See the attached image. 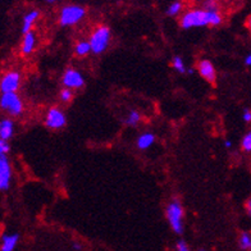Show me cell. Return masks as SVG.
Returning <instances> with one entry per match:
<instances>
[{"label": "cell", "instance_id": "obj_1", "mask_svg": "<svg viewBox=\"0 0 251 251\" xmlns=\"http://www.w3.org/2000/svg\"><path fill=\"white\" fill-rule=\"evenodd\" d=\"M165 218L168 221L169 227L177 235L183 233V219H185V210L178 199H172L165 206Z\"/></svg>", "mask_w": 251, "mask_h": 251}, {"label": "cell", "instance_id": "obj_2", "mask_svg": "<svg viewBox=\"0 0 251 251\" xmlns=\"http://www.w3.org/2000/svg\"><path fill=\"white\" fill-rule=\"evenodd\" d=\"M110 37H112V33H110L109 27L105 26V25L96 26L89 39L91 53L96 54V55L104 53L109 47Z\"/></svg>", "mask_w": 251, "mask_h": 251}, {"label": "cell", "instance_id": "obj_3", "mask_svg": "<svg viewBox=\"0 0 251 251\" xmlns=\"http://www.w3.org/2000/svg\"><path fill=\"white\" fill-rule=\"evenodd\" d=\"M179 25L182 28L190 30L196 27L209 26V12L205 9H191L181 17Z\"/></svg>", "mask_w": 251, "mask_h": 251}, {"label": "cell", "instance_id": "obj_4", "mask_svg": "<svg viewBox=\"0 0 251 251\" xmlns=\"http://www.w3.org/2000/svg\"><path fill=\"white\" fill-rule=\"evenodd\" d=\"M0 109L10 117H20L25 110L24 100L17 93L1 94L0 96Z\"/></svg>", "mask_w": 251, "mask_h": 251}, {"label": "cell", "instance_id": "obj_5", "mask_svg": "<svg viewBox=\"0 0 251 251\" xmlns=\"http://www.w3.org/2000/svg\"><path fill=\"white\" fill-rule=\"evenodd\" d=\"M85 16H86V9L81 5H66L60 10L59 24L63 27L75 26L79 24Z\"/></svg>", "mask_w": 251, "mask_h": 251}, {"label": "cell", "instance_id": "obj_6", "mask_svg": "<svg viewBox=\"0 0 251 251\" xmlns=\"http://www.w3.org/2000/svg\"><path fill=\"white\" fill-rule=\"evenodd\" d=\"M21 73L18 71H7L0 77V94L17 93L21 86Z\"/></svg>", "mask_w": 251, "mask_h": 251}, {"label": "cell", "instance_id": "obj_7", "mask_svg": "<svg viewBox=\"0 0 251 251\" xmlns=\"http://www.w3.org/2000/svg\"><path fill=\"white\" fill-rule=\"evenodd\" d=\"M44 123L47 126V128L53 129V131L64 128L67 125L66 113L58 106H51L50 109H48L47 114H45Z\"/></svg>", "mask_w": 251, "mask_h": 251}, {"label": "cell", "instance_id": "obj_8", "mask_svg": "<svg viewBox=\"0 0 251 251\" xmlns=\"http://www.w3.org/2000/svg\"><path fill=\"white\" fill-rule=\"evenodd\" d=\"M62 85L66 89L79 90L85 86V78L79 71L75 68H67L62 76Z\"/></svg>", "mask_w": 251, "mask_h": 251}, {"label": "cell", "instance_id": "obj_9", "mask_svg": "<svg viewBox=\"0 0 251 251\" xmlns=\"http://www.w3.org/2000/svg\"><path fill=\"white\" fill-rule=\"evenodd\" d=\"M12 182V167L5 154H0V191H7Z\"/></svg>", "mask_w": 251, "mask_h": 251}, {"label": "cell", "instance_id": "obj_10", "mask_svg": "<svg viewBox=\"0 0 251 251\" xmlns=\"http://www.w3.org/2000/svg\"><path fill=\"white\" fill-rule=\"evenodd\" d=\"M198 72L209 83H214L217 79V71L210 60L201 59L198 63Z\"/></svg>", "mask_w": 251, "mask_h": 251}, {"label": "cell", "instance_id": "obj_11", "mask_svg": "<svg viewBox=\"0 0 251 251\" xmlns=\"http://www.w3.org/2000/svg\"><path fill=\"white\" fill-rule=\"evenodd\" d=\"M35 47H36V35L33 31H30L24 35V39L21 43V54L24 56L30 55L35 50Z\"/></svg>", "mask_w": 251, "mask_h": 251}, {"label": "cell", "instance_id": "obj_12", "mask_svg": "<svg viewBox=\"0 0 251 251\" xmlns=\"http://www.w3.org/2000/svg\"><path fill=\"white\" fill-rule=\"evenodd\" d=\"M14 135V122L9 118L0 119V139L9 141Z\"/></svg>", "mask_w": 251, "mask_h": 251}, {"label": "cell", "instance_id": "obj_13", "mask_svg": "<svg viewBox=\"0 0 251 251\" xmlns=\"http://www.w3.org/2000/svg\"><path fill=\"white\" fill-rule=\"evenodd\" d=\"M20 241L18 233H7L1 237L0 242V251H14Z\"/></svg>", "mask_w": 251, "mask_h": 251}, {"label": "cell", "instance_id": "obj_14", "mask_svg": "<svg viewBox=\"0 0 251 251\" xmlns=\"http://www.w3.org/2000/svg\"><path fill=\"white\" fill-rule=\"evenodd\" d=\"M155 142V135L152 132H144L136 140V146L140 150H148Z\"/></svg>", "mask_w": 251, "mask_h": 251}, {"label": "cell", "instance_id": "obj_15", "mask_svg": "<svg viewBox=\"0 0 251 251\" xmlns=\"http://www.w3.org/2000/svg\"><path fill=\"white\" fill-rule=\"evenodd\" d=\"M39 17L40 12L36 9L31 10V12H28V13L24 17V22H22V33H24V35H26L27 32L32 31L33 25H35V22L39 20Z\"/></svg>", "mask_w": 251, "mask_h": 251}, {"label": "cell", "instance_id": "obj_16", "mask_svg": "<svg viewBox=\"0 0 251 251\" xmlns=\"http://www.w3.org/2000/svg\"><path fill=\"white\" fill-rule=\"evenodd\" d=\"M91 53V47H90L89 40H81L75 45V54L77 56H86L87 54Z\"/></svg>", "mask_w": 251, "mask_h": 251}, {"label": "cell", "instance_id": "obj_17", "mask_svg": "<svg viewBox=\"0 0 251 251\" xmlns=\"http://www.w3.org/2000/svg\"><path fill=\"white\" fill-rule=\"evenodd\" d=\"M171 66H172L173 70L177 73H179V75H186V73H187V67H186L185 64V60L182 59L181 56H173L172 60H171Z\"/></svg>", "mask_w": 251, "mask_h": 251}, {"label": "cell", "instance_id": "obj_18", "mask_svg": "<svg viewBox=\"0 0 251 251\" xmlns=\"http://www.w3.org/2000/svg\"><path fill=\"white\" fill-rule=\"evenodd\" d=\"M141 122V114L137 110H129L125 118V125L129 127H135Z\"/></svg>", "mask_w": 251, "mask_h": 251}, {"label": "cell", "instance_id": "obj_19", "mask_svg": "<svg viewBox=\"0 0 251 251\" xmlns=\"http://www.w3.org/2000/svg\"><path fill=\"white\" fill-rule=\"evenodd\" d=\"M238 246L244 251H251V233L250 232H242L238 237Z\"/></svg>", "mask_w": 251, "mask_h": 251}, {"label": "cell", "instance_id": "obj_20", "mask_svg": "<svg viewBox=\"0 0 251 251\" xmlns=\"http://www.w3.org/2000/svg\"><path fill=\"white\" fill-rule=\"evenodd\" d=\"M182 9H183V4H182V1H173V3L168 7V9H167V14L171 17H176L181 13Z\"/></svg>", "mask_w": 251, "mask_h": 251}, {"label": "cell", "instance_id": "obj_21", "mask_svg": "<svg viewBox=\"0 0 251 251\" xmlns=\"http://www.w3.org/2000/svg\"><path fill=\"white\" fill-rule=\"evenodd\" d=\"M60 101L64 102V104H68V102L72 101L75 99V93H73V90L66 89V87H63L62 91L59 94Z\"/></svg>", "mask_w": 251, "mask_h": 251}, {"label": "cell", "instance_id": "obj_22", "mask_svg": "<svg viewBox=\"0 0 251 251\" xmlns=\"http://www.w3.org/2000/svg\"><path fill=\"white\" fill-rule=\"evenodd\" d=\"M241 148L244 151H251V131H249V132L244 136V139H242L241 141Z\"/></svg>", "mask_w": 251, "mask_h": 251}, {"label": "cell", "instance_id": "obj_23", "mask_svg": "<svg viewBox=\"0 0 251 251\" xmlns=\"http://www.w3.org/2000/svg\"><path fill=\"white\" fill-rule=\"evenodd\" d=\"M204 9L205 10L218 9V3H217V0H205Z\"/></svg>", "mask_w": 251, "mask_h": 251}, {"label": "cell", "instance_id": "obj_24", "mask_svg": "<svg viewBox=\"0 0 251 251\" xmlns=\"http://www.w3.org/2000/svg\"><path fill=\"white\" fill-rule=\"evenodd\" d=\"M176 251H191L190 246L187 245V242L183 241V240H179L177 244H176Z\"/></svg>", "mask_w": 251, "mask_h": 251}, {"label": "cell", "instance_id": "obj_25", "mask_svg": "<svg viewBox=\"0 0 251 251\" xmlns=\"http://www.w3.org/2000/svg\"><path fill=\"white\" fill-rule=\"evenodd\" d=\"M9 150L10 148L8 141H4V140L0 139V154H5V155H7L8 152H9Z\"/></svg>", "mask_w": 251, "mask_h": 251}, {"label": "cell", "instance_id": "obj_26", "mask_svg": "<svg viewBox=\"0 0 251 251\" xmlns=\"http://www.w3.org/2000/svg\"><path fill=\"white\" fill-rule=\"evenodd\" d=\"M242 118H244V121L246 123H250L251 122V110L250 109L245 110L244 114H242Z\"/></svg>", "mask_w": 251, "mask_h": 251}, {"label": "cell", "instance_id": "obj_27", "mask_svg": "<svg viewBox=\"0 0 251 251\" xmlns=\"http://www.w3.org/2000/svg\"><path fill=\"white\" fill-rule=\"evenodd\" d=\"M245 209H246V213L249 215H251V196L249 198V200L246 201V205H245Z\"/></svg>", "mask_w": 251, "mask_h": 251}, {"label": "cell", "instance_id": "obj_28", "mask_svg": "<svg viewBox=\"0 0 251 251\" xmlns=\"http://www.w3.org/2000/svg\"><path fill=\"white\" fill-rule=\"evenodd\" d=\"M245 64L249 67L251 66V53L249 55H246V58H245Z\"/></svg>", "mask_w": 251, "mask_h": 251}, {"label": "cell", "instance_id": "obj_29", "mask_svg": "<svg viewBox=\"0 0 251 251\" xmlns=\"http://www.w3.org/2000/svg\"><path fill=\"white\" fill-rule=\"evenodd\" d=\"M73 249L77 251H81L82 250V245L78 244V242H75V244H73Z\"/></svg>", "mask_w": 251, "mask_h": 251}, {"label": "cell", "instance_id": "obj_30", "mask_svg": "<svg viewBox=\"0 0 251 251\" xmlns=\"http://www.w3.org/2000/svg\"><path fill=\"white\" fill-rule=\"evenodd\" d=\"M246 27H248V30L251 32V16L249 17L248 21H246Z\"/></svg>", "mask_w": 251, "mask_h": 251}, {"label": "cell", "instance_id": "obj_31", "mask_svg": "<svg viewBox=\"0 0 251 251\" xmlns=\"http://www.w3.org/2000/svg\"><path fill=\"white\" fill-rule=\"evenodd\" d=\"M225 146L227 148V149H231L232 148V142L229 141V140H226L225 141Z\"/></svg>", "mask_w": 251, "mask_h": 251}, {"label": "cell", "instance_id": "obj_32", "mask_svg": "<svg viewBox=\"0 0 251 251\" xmlns=\"http://www.w3.org/2000/svg\"><path fill=\"white\" fill-rule=\"evenodd\" d=\"M45 1H47V3H49V4H53V3H55L56 0H45Z\"/></svg>", "mask_w": 251, "mask_h": 251}, {"label": "cell", "instance_id": "obj_33", "mask_svg": "<svg viewBox=\"0 0 251 251\" xmlns=\"http://www.w3.org/2000/svg\"><path fill=\"white\" fill-rule=\"evenodd\" d=\"M199 251H205V250H202V249H201V250H199Z\"/></svg>", "mask_w": 251, "mask_h": 251}]
</instances>
